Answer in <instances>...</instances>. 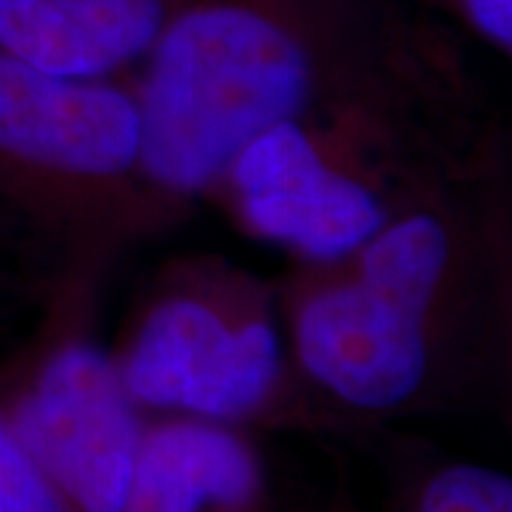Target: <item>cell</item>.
<instances>
[{
	"instance_id": "cell-1",
	"label": "cell",
	"mask_w": 512,
	"mask_h": 512,
	"mask_svg": "<svg viewBox=\"0 0 512 512\" xmlns=\"http://www.w3.org/2000/svg\"><path fill=\"white\" fill-rule=\"evenodd\" d=\"M293 367L342 427L456 410L510 367L507 177L424 202L276 282Z\"/></svg>"
},
{
	"instance_id": "cell-2",
	"label": "cell",
	"mask_w": 512,
	"mask_h": 512,
	"mask_svg": "<svg viewBox=\"0 0 512 512\" xmlns=\"http://www.w3.org/2000/svg\"><path fill=\"white\" fill-rule=\"evenodd\" d=\"M458 35L407 0H180L134 72L148 177L188 208L282 120L470 72Z\"/></svg>"
},
{
	"instance_id": "cell-3",
	"label": "cell",
	"mask_w": 512,
	"mask_h": 512,
	"mask_svg": "<svg viewBox=\"0 0 512 512\" xmlns=\"http://www.w3.org/2000/svg\"><path fill=\"white\" fill-rule=\"evenodd\" d=\"M495 177H507V137L473 72H461L282 120L239 151L205 200L245 237L322 262L424 202Z\"/></svg>"
},
{
	"instance_id": "cell-4",
	"label": "cell",
	"mask_w": 512,
	"mask_h": 512,
	"mask_svg": "<svg viewBox=\"0 0 512 512\" xmlns=\"http://www.w3.org/2000/svg\"><path fill=\"white\" fill-rule=\"evenodd\" d=\"M0 208L55 256V274L106 276L185 205L151 183L134 72L63 77L0 52Z\"/></svg>"
},
{
	"instance_id": "cell-5",
	"label": "cell",
	"mask_w": 512,
	"mask_h": 512,
	"mask_svg": "<svg viewBox=\"0 0 512 512\" xmlns=\"http://www.w3.org/2000/svg\"><path fill=\"white\" fill-rule=\"evenodd\" d=\"M109 353L146 416H191L248 433L345 430L293 367L276 282L220 254L163 262Z\"/></svg>"
},
{
	"instance_id": "cell-6",
	"label": "cell",
	"mask_w": 512,
	"mask_h": 512,
	"mask_svg": "<svg viewBox=\"0 0 512 512\" xmlns=\"http://www.w3.org/2000/svg\"><path fill=\"white\" fill-rule=\"evenodd\" d=\"M103 276L52 274L32 333L0 359V416L69 512H120L148 416L94 333Z\"/></svg>"
},
{
	"instance_id": "cell-7",
	"label": "cell",
	"mask_w": 512,
	"mask_h": 512,
	"mask_svg": "<svg viewBox=\"0 0 512 512\" xmlns=\"http://www.w3.org/2000/svg\"><path fill=\"white\" fill-rule=\"evenodd\" d=\"M120 512H276V495L248 430L191 416H148Z\"/></svg>"
},
{
	"instance_id": "cell-8",
	"label": "cell",
	"mask_w": 512,
	"mask_h": 512,
	"mask_svg": "<svg viewBox=\"0 0 512 512\" xmlns=\"http://www.w3.org/2000/svg\"><path fill=\"white\" fill-rule=\"evenodd\" d=\"M180 0H0V52L63 77L137 72Z\"/></svg>"
},
{
	"instance_id": "cell-9",
	"label": "cell",
	"mask_w": 512,
	"mask_h": 512,
	"mask_svg": "<svg viewBox=\"0 0 512 512\" xmlns=\"http://www.w3.org/2000/svg\"><path fill=\"white\" fill-rule=\"evenodd\" d=\"M396 512H512V478L481 461L444 458L404 487Z\"/></svg>"
},
{
	"instance_id": "cell-10",
	"label": "cell",
	"mask_w": 512,
	"mask_h": 512,
	"mask_svg": "<svg viewBox=\"0 0 512 512\" xmlns=\"http://www.w3.org/2000/svg\"><path fill=\"white\" fill-rule=\"evenodd\" d=\"M0 512H69L0 416Z\"/></svg>"
},
{
	"instance_id": "cell-11",
	"label": "cell",
	"mask_w": 512,
	"mask_h": 512,
	"mask_svg": "<svg viewBox=\"0 0 512 512\" xmlns=\"http://www.w3.org/2000/svg\"><path fill=\"white\" fill-rule=\"evenodd\" d=\"M450 23L456 32L476 37L504 57L512 52V0H407Z\"/></svg>"
},
{
	"instance_id": "cell-12",
	"label": "cell",
	"mask_w": 512,
	"mask_h": 512,
	"mask_svg": "<svg viewBox=\"0 0 512 512\" xmlns=\"http://www.w3.org/2000/svg\"><path fill=\"white\" fill-rule=\"evenodd\" d=\"M325 512H353V510H325Z\"/></svg>"
}]
</instances>
